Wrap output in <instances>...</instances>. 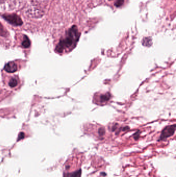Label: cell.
<instances>
[{
    "instance_id": "4",
    "label": "cell",
    "mask_w": 176,
    "mask_h": 177,
    "mask_svg": "<svg viewBox=\"0 0 176 177\" xmlns=\"http://www.w3.org/2000/svg\"><path fill=\"white\" fill-rule=\"evenodd\" d=\"M4 69L7 72H14L17 71V65L14 62H9L5 65Z\"/></svg>"
},
{
    "instance_id": "1",
    "label": "cell",
    "mask_w": 176,
    "mask_h": 177,
    "mask_svg": "<svg viewBox=\"0 0 176 177\" xmlns=\"http://www.w3.org/2000/svg\"><path fill=\"white\" fill-rule=\"evenodd\" d=\"M80 33L76 25L72 26L66 32L65 36L61 38L56 46L55 50L57 53H63L67 49H72L76 46L80 37Z\"/></svg>"
},
{
    "instance_id": "2",
    "label": "cell",
    "mask_w": 176,
    "mask_h": 177,
    "mask_svg": "<svg viewBox=\"0 0 176 177\" xmlns=\"http://www.w3.org/2000/svg\"><path fill=\"white\" fill-rule=\"evenodd\" d=\"M2 17L9 23L15 26H20L23 24V21L21 18L17 15L15 14H4Z\"/></svg>"
},
{
    "instance_id": "5",
    "label": "cell",
    "mask_w": 176,
    "mask_h": 177,
    "mask_svg": "<svg viewBox=\"0 0 176 177\" xmlns=\"http://www.w3.org/2000/svg\"><path fill=\"white\" fill-rule=\"evenodd\" d=\"M21 45H22V47L25 48H28L30 46V40L29 39L28 37L26 35H24L23 37V40L21 43Z\"/></svg>"
},
{
    "instance_id": "3",
    "label": "cell",
    "mask_w": 176,
    "mask_h": 177,
    "mask_svg": "<svg viewBox=\"0 0 176 177\" xmlns=\"http://www.w3.org/2000/svg\"><path fill=\"white\" fill-rule=\"evenodd\" d=\"M175 129H176L175 125L166 127L164 129V130L162 131L160 139L163 140V139H166L168 137H170L171 136H172L174 134Z\"/></svg>"
},
{
    "instance_id": "9",
    "label": "cell",
    "mask_w": 176,
    "mask_h": 177,
    "mask_svg": "<svg viewBox=\"0 0 176 177\" xmlns=\"http://www.w3.org/2000/svg\"><path fill=\"white\" fill-rule=\"evenodd\" d=\"M110 95L108 93L106 94L102 95L100 97V102H104L108 101L110 99Z\"/></svg>"
},
{
    "instance_id": "6",
    "label": "cell",
    "mask_w": 176,
    "mask_h": 177,
    "mask_svg": "<svg viewBox=\"0 0 176 177\" xmlns=\"http://www.w3.org/2000/svg\"><path fill=\"white\" fill-rule=\"evenodd\" d=\"M81 170H79V171H75L72 173H67L64 176V177H81Z\"/></svg>"
},
{
    "instance_id": "11",
    "label": "cell",
    "mask_w": 176,
    "mask_h": 177,
    "mask_svg": "<svg viewBox=\"0 0 176 177\" xmlns=\"http://www.w3.org/2000/svg\"><path fill=\"white\" fill-rule=\"evenodd\" d=\"M143 44L144 45V46H148V44H149L150 45H151V39L150 37H146V38H144V39L143 40Z\"/></svg>"
},
{
    "instance_id": "12",
    "label": "cell",
    "mask_w": 176,
    "mask_h": 177,
    "mask_svg": "<svg viewBox=\"0 0 176 177\" xmlns=\"http://www.w3.org/2000/svg\"><path fill=\"white\" fill-rule=\"evenodd\" d=\"M108 1H112V0H108Z\"/></svg>"
},
{
    "instance_id": "10",
    "label": "cell",
    "mask_w": 176,
    "mask_h": 177,
    "mask_svg": "<svg viewBox=\"0 0 176 177\" xmlns=\"http://www.w3.org/2000/svg\"><path fill=\"white\" fill-rule=\"evenodd\" d=\"M124 1V0H115L114 2V5L116 6V7H120L123 5Z\"/></svg>"
},
{
    "instance_id": "7",
    "label": "cell",
    "mask_w": 176,
    "mask_h": 177,
    "mask_svg": "<svg viewBox=\"0 0 176 177\" xmlns=\"http://www.w3.org/2000/svg\"><path fill=\"white\" fill-rule=\"evenodd\" d=\"M18 84V81L17 79L16 78H12L9 80L8 85L11 88H15L16 86H17Z\"/></svg>"
},
{
    "instance_id": "8",
    "label": "cell",
    "mask_w": 176,
    "mask_h": 177,
    "mask_svg": "<svg viewBox=\"0 0 176 177\" xmlns=\"http://www.w3.org/2000/svg\"><path fill=\"white\" fill-rule=\"evenodd\" d=\"M0 36L3 37H6L8 36V32L6 30V29L4 28L2 23L0 22Z\"/></svg>"
}]
</instances>
